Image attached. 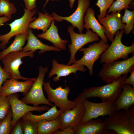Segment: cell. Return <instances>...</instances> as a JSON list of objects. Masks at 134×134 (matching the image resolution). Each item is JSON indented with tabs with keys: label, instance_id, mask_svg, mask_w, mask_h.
I'll list each match as a JSON object with an SVG mask.
<instances>
[{
	"label": "cell",
	"instance_id": "obj_1",
	"mask_svg": "<svg viewBox=\"0 0 134 134\" xmlns=\"http://www.w3.org/2000/svg\"><path fill=\"white\" fill-rule=\"evenodd\" d=\"M128 74L123 75L116 81L104 85L94 87L83 89L74 100L76 102L92 98H100L102 102H115L121 94L123 83Z\"/></svg>",
	"mask_w": 134,
	"mask_h": 134
},
{
	"label": "cell",
	"instance_id": "obj_2",
	"mask_svg": "<svg viewBox=\"0 0 134 134\" xmlns=\"http://www.w3.org/2000/svg\"><path fill=\"white\" fill-rule=\"evenodd\" d=\"M107 129L117 134H134V106L115 110L103 120Z\"/></svg>",
	"mask_w": 134,
	"mask_h": 134
},
{
	"label": "cell",
	"instance_id": "obj_3",
	"mask_svg": "<svg viewBox=\"0 0 134 134\" xmlns=\"http://www.w3.org/2000/svg\"><path fill=\"white\" fill-rule=\"evenodd\" d=\"M134 69V55L126 60L103 64L98 75L104 82L107 84L116 81L122 75L128 74Z\"/></svg>",
	"mask_w": 134,
	"mask_h": 134
},
{
	"label": "cell",
	"instance_id": "obj_4",
	"mask_svg": "<svg viewBox=\"0 0 134 134\" xmlns=\"http://www.w3.org/2000/svg\"><path fill=\"white\" fill-rule=\"evenodd\" d=\"M125 31L119 30L115 34V37L108 47L100 56V64H107L122 58H128L129 55L134 52V43L126 46L122 44L121 38Z\"/></svg>",
	"mask_w": 134,
	"mask_h": 134
},
{
	"label": "cell",
	"instance_id": "obj_5",
	"mask_svg": "<svg viewBox=\"0 0 134 134\" xmlns=\"http://www.w3.org/2000/svg\"><path fill=\"white\" fill-rule=\"evenodd\" d=\"M24 11V14L21 18L15 20L10 23L6 24L10 26V30L7 34L0 35V49L3 50L5 49L10 39L12 37L28 32L29 24L37 18L34 17L36 13V9L30 10L25 8Z\"/></svg>",
	"mask_w": 134,
	"mask_h": 134
},
{
	"label": "cell",
	"instance_id": "obj_6",
	"mask_svg": "<svg viewBox=\"0 0 134 134\" xmlns=\"http://www.w3.org/2000/svg\"><path fill=\"white\" fill-rule=\"evenodd\" d=\"M38 69L39 74L37 78L28 93L21 100L27 104H32L34 107L38 106L41 104L52 106L54 104L45 98L43 90L44 79L48 70V68L40 66Z\"/></svg>",
	"mask_w": 134,
	"mask_h": 134
},
{
	"label": "cell",
	"instance_id": "obj_7",
	"mask_svg": "<svg viewBox=\"0 0 134 134\" xmlns=\"http://www.w3.org/2000/svg\"><path fill=\"white\" fill-rule=\"evenodd\" d=\"M43 87L47 95L48 100L52 103H54L63 112L76 106V102L68 99V95L70 92L68 87L66 86L63 88L60 86L54 89L51 87L49 82H43Z\"/></svg>",
	"mask_w": 134,
	"mask_h": 134
},
{
	"label": "cell",
	"instance_id": "obj_8",
	"mask_svg": "<svg viewBox=\"0 0 134 134\" xmlns=\"http://www.w3.org/2000/svg\"><path fill=\"white\" fill-rule=\"evenodd\" d=\"M35 52L32 51L25 52L22 51L7 54L1 60L3 66V69L10 73L12 78L17 80H30L35 81L36 78H28L22 76L19 70L20 66L23 63L22 60V58L26 57L33 58Z\"/></svg>",
	"mask_w": 134,
	"mask_h": 134
},
{
	"label": "cell",
	"instance_id": "obj_9",
	"mask_svg": "<svg viewBox=\"0 0 134 134\" xmlns=\"http://www.w3.org/2000/svg\"><path fill=\"white\" fill-rule=\"evenodd\" d=\"M74 29L73 27L69 26L67 29L71 40V44H68L70 57L67 64L68 65L74 64L76 62L75 55L80 48L88 43L98 41L99 40L98 34L90 29L87 30L85 34H78L74 31Z\"/></svg>",
	"mask_w": 134,
	"mask_h": 134
},
{
	"label": "cell",
	"instance_id": "obj_10",
	"mask_svg": "<svg viewBox=\"0 0 134 134\" xmlns=\"http://www.w3.org/2000/svg\"><path fill=\"white\" fill-rule=\"evenodd\" d=\"M109 46L107 43L101 39L99 42L94 43L87 48L82 47L79 51L83 52L84 55L74 64L86 66L89 70V75L92 76L93 73L94 64Z\"/></svg>",
	"mask_w": 134,
	"mask_h": 134
},
{
	"label": "cell",
	"instance_id": "obj_11",
	"mask_svg": "<svg viewBox=\"0 0 134 134\" xmlns=\"http://www.w3.org/2000/svg\"><path fill=\"white\" fill-rule=\"evenodd\" d=\"M85 108L84 116L80 123L97 118L100 116L109 115L116 110L115 102L107 101L97 103L91 102L87 99L81 101Z\"/></svg>",
	"mask_w": 134,
	"mask_h": 134
},
{
	"label": "cell",
	"instance_id": "obj_12",
	"mask_svg": "<svg viewBox=\"0 0 134 134\" xmlns=\"http://www.w3.org/2000/svg\"><path fill=\"white\" fill-rule=\"evenodd\" d=\"M7 97L12 112L13 127L18 120L29 112L33 111L40 112L47 111L50 108L49 106L34 107L28 105L19 99V95L17 93L11 94Z\"/></svg>",
	"mask_w": 134,
	"mask_h": 134
},
{
	"label": "cell",
	"instance_id": "obj_13",
	"mask_svg": "<svg viewBox=\"0 0 134 134\" xmlns=\"http://www.w3.org/2000/svg\"><path fill=\"white\" fill-rule=\"evenodd\" d=\"M90 0H78V6L75 11L70 15L67 17L59 16L53 12L52 15L54 21L62 22L65 20L70 23L72 26L78 29L79 33H82L84 29V15L89 7Z\"/></svg>",
	"mask_w": 134,
	"mask_h": 134
},
{
	"label": "cell",
	"instance_id": "obj_14",
	"mask_svg": "<svg viewBox=\"0 0 134 134\" xmlns=\"http://www.w3.org/2000/svg\"><path fill=\"white\" fill-rule=\"evenodd\" d=\"M121 14L118 12H112L107 14L102 19L98 20L99 23L105 28V34L108 39L112 42L115 33L118 31L124 30L125 25L121 21Z\"/></svg>",
	"mask_w": 134,
	"mask_h": 134
},
{
	"label": "cell",
	"instance_id": "obj_15",
	"mask_svg": "<svg viewBox=\"0 0 134 134\" xmlns=\"http://www.w3.org/2000/svg\"><path fill=\"white\" fill-rule=\"evenodd\" d=\"M74 134H116L108 130L103 120L96 118L73 127Z\"/></svg>",
	"mask_w": 134,
	"mask_h": 134
},
{
	"label": "cell",
	"instance_id": "obj_16",
	"mask_svg": "<svg viewBox=\"0 0 134 134\" xmlns=\"http://www.w3.org/2000/svg\"><path fill=\"white\" fill-rule=\"evenodd\" d=\"M85 112V108L82 102L77 101L75 107L63 112L60 115L61 122V129L78 125L82 119Z\"/></svg>",
	"mask_w": 134,
	"mask_h": 134
},
{
	"label": "cell",
	"instance_id": "obj_17",
	"mask_svg": "<svg viewBox=\"0 0 134 134\" xmlns=\"http://www.w3.org/2000/svg\"><path fill=\"white\" fill-rule=\"evenodd\" d=\"M34 81L28 80L20 81L11 78L3 83L0 91V95L7 96L11 94L21 92L25 96L31 88Z\"/></svg>",
	"mask_w": 134,
	"mask_h": 134
},
{
	"label": "cell",
	"instance_id": "obj_18",
	"mask_svg": "<svg viewBox=\"0 0 134 134\" xmlns=\"http://www.w3.org/2000/svg\"><path fill=\"white\" fill-rule=\"evenodd\" d=\"M52 63V67L48 74V77L50 78L53 75L56 74L57 76L53 79L55 82L59 81L61 77L68 76L72 73L75 74L78 71L84 72L87 70L83 65L74 64L71 65L61 64L55 59H53Z\"/></svg>",
	"mask_w": 134,
	"mask_h": 134
},
{
	"label": "cell",
	"instance_id": "obj_19",
	"mask_svg": "<svg viewBox=\"0 0 134 134\" xmlns=\"http://www.w3.org/2000/svg\"><path fill=\"white\" fill-rule=\"evenodd\" d=\"M27 43L23 48L22 51L25 52L29 51L35 52L36 50L38 51L39 54L46 52L55 51L59 52L61 49L54 46H49L41 42L33 33L31 29L29 28Z\"/></svg>",
	"mask_w": 134,
	"mask_h": 134
},
{
	"label": "cell",
	"instance_id": "obj_20",
	"mask_svg": "<svg viewBox=\"0 0 134 134\" xmlns=\"http://www.w3.org/2000/svg\"><path fill=\"white\" fill-rule=\"evenodd\" d=\"M94 9L89 7L84 17L85 23L84 28L87 30L91 29L93 32L96 33L106 43H107L108 39L105 34V28L96 19Z\"/></svg>",
	"mask_w": 134,
	"mask_h": 134
},
{
	"label": "cell",
	"instance_id": "obj_21",
	"mask_svg": "<svg viewBox=\"0 0 134 134\" xmlns=\"http://www.w3.org/2000/svg\"><path fill=\"white\" fill-rule=\"evenodd\" d=\"M116 110H127L134 104V87L123 84L121 94L115 102Z\"/></svg>",
	"mask_w": 134,
	"mask_h": 134
},
{
	"label": "cell",
	"instance_id": "obj_22",
	"mask_svg": "<svg viewBox=\"0 0 134 134\" xmlns=\"http://www.w3.org/2000/svg\"><path fill=\"white\" fill-rule=\"evenodd\" d=\"M37 36L49 41L55 47L61 50H65L66 49V44L68 41L67 39H63L60 37L58 28L55 25L54 20L52 21L50 26L46 32L38 34Z\"/></svg>",
	"mask_w": 134,
	"mask_h": 134
},
{
	"label": "cell",
	"instance_id": "obj_23",
	"mask_svg": "<svg viewBox=\"0 0 134 134\" xmlns=\"http://www.w3.org/2000/svg\"><path fill=\"white\" fill-rule=\"evenodd\" d=\"M37 13L38 17L29 24V28L41 30L44 33L48 30L54 19L52 15L46 11L44 13L39 11Z\"/></svg>",
	"mask_w": 134,
	"mask_h": 134
},
{
	"label": "cell",
	"instance_id": "obj_24",
	"mask_svg": "<svg viewBox=\"0 0 134 134\" xmlns=\"http://www.w3.org/2000/svg\"><path fill=\"white\" fill-rule=\"evenodd\" d=\"M63 112L58 110L55 105H53L44 113L39 115L33 114L31 112H29L22 118L23 119L29 120L34 122H38L43 120L51 121L56 119Z\"/></svg>",
	"mask_w": 134,
	"mask_h": 134
},
{
	"label": "cell",
	"instance_id": "obj_25",
	"mask_svg": "<svg viewBox=\"0 0 134 134\" xmlns=\"http://www.w3.org/2000/svg\"><path fill=\"white\" fill-rule=\"evenodd\" d=\"M37 134H51L58 129L61 127L60 116L51 121L46 119L41 120L37 122Z\"/></svg>",
	"mask_w": 134,
	"mask_h": 134
},
{
	"label": "cell",
	"instance_id": "obj_26",
	"mask_svg": "<svg viewBox=\"0 0 134 134\" xmlns=\"http://www.w3.org/2000/svg\"><path fill=\"white\" fill-rule=\"evenodd\" d=\"M28 32L16 35L12 44L7 48L0 52V60L7 54L12 52L22 51L26 41L27 40Z\"/></svg>",
	"mask_w": 134,
	"mask_h": 134
},
{
	"label": "cell",
	"instance_id": "obj_27",
	"mask_svg": "<svg viewBox=\"0 0 134 134\" xmlns=\"http://www.w3.org/2000/svg\"><path fill=\"white\" fill-rule=\"evenodd\" d=\"M17 12L14 4L9 0H0V17L3 15L11 18V15Z\"/></svg>",
	"mask_w": 134,
	"mask_h": 134
},
{
	"label": "cell",
	"instance_id": "obj_28",
	"mask_svg": "<svg viewBox=\"0 0 134 134\" xmlns=\"http://www.w3.org/2000/svg\"><path fill=\"white\" fill-rule=\"evenodd\" d=\"M121 20L123 23L126 24L124 29L125 34L126 35L129 34L134 27V11L125 9L124 14L122 17Z\"/></svg>",
	"mask_w": 134,
	"mask_h": 134
},
{
	"label": "cell",
	"instance_id": "obj_29",
	"mask_svg": "<svg viewBox=\"0 0 134 134\" xmlns=\"http://www.w3.org/2000/svg\"><path fill=\"white\" fill-rule=\"evenodd\" d=\"M12 112L11 107L6 116L0 120V134H9L12 128Z\"/></svg>",
	"mask_w": 134,
	"mask_h": 134
},
{
	"label": "cell",
	"instance_id": "obj_30",
	"mask_svg": "<svg viewBox=\"0 0 134 134\" xmlns=\"http://www.w3.org/2000/svg\"><path fill=\"white\" fill-rule=\"evenodd\" d=\"M134 0H116L109 7L107 14L111 12L120 13L123 9H128L130 8L129 5Z\"/></svg>",
	"mask_w": 134,
	"mask_h": 134
},
{
	"label": "cell",
	"instance_id": "obj_31",
	"mask_svg": "<svg viewBox=\"0 0 134 134\" xmlns=\"http://www.w3.org/2000/svg\"><path fill=\"white\" fill-rule=\"evenodd\" d=\"M21 121L24 134H37V122L29 120L22 119Z\"/></svg>",
	"mask_w": 134,
	"mask_h": 134
},
{
	"label": "cell",
	"instance_id": "obj_32",
	"mask_svg": "<svg viewBox=\"0 0 134 134\" xmlns=\"http://www.w3.org/2000/svg\"><path fill=\"white\" fill-rule=\"evenodd\" d=\"M113 0H98L95 3L99 8L100 14L98 15V20L105 17L107 14V11L113 2Z\"/></svg>",
	"mask_w": 134,
	"mask_h": 134
},
{
	"label": "cell",
	"instance_id": "obj_33",
	"mask_svg": "<svg viewBox=\"0 0 134 134\" xmlns=\"http://www.w3.org/2000/svg\"><path fill=\"white\" fill-rule=\"evenodd\" d=\"M11 108L7 96L0 95V120L4 118Z\"/></svg>",
	"mask_w": 134,
	"mask_h": 134
},
{
	"label": "cell",
	"instance_id": "obj_34",
	"mask_svg": "<svg viewBox=\"0 0 134 134\" xmlns=\"http://www.w3.org/2000/svg\"><path fill=\"white\" fill-rule=\"evenodd\" d=\"M12 78L11 74L4 71L1 67L0 64V91L3 83L7 79Z\"/></svg>",
	"mask_w": 134,
	"mask_h": 134
},
{
	"label": "cell",
	"instance_id": "obj_35",
	"mask_svg": "<svg viewBox=\"0 0 134 134\" xmlns=\"http://www.w3.org/2000/svg\"><path fill=\"white\" fill-rule=\"evenodd\" d=\"M10 134H24L21 120L20 119L16 123L14 126L12 128Z\"/></svg>",
	"mask_w": 134,
	"mask_h": 134
},
{
	"label": "cell",
	"instance_id": "obj_36",
	"mask_svg": "<svg viewBox=\"0 0 134 134\" xmlns=\"http://www.w3.org/2000/svg\"><path fill=\"white\" fill-rule=\"evenodd\" d=\"M62 131H59L58 130L54 132L53 134H74V132L73 127H68L60 129Z\"/></svg>",
	"mask_w": 134,
	"mask_h": 134
},
{
	"label": "cell",
	"instance_id": "obj_37",
	"mask_svg": "<svg viewBox=\"0 0 134 134\" xmlns=\"http://www.w3.org/2000/svg\"><path fill=\"white\" fill-rule=\"evenodd\" d=\"M26 8L30 10H32L36 7V0H23Z\"/></svg>",
	"mask_w": 134,
	"mask_h": 134
},
{
	"label": "cell",
	"instance_id": "obj_38",
	"mask_svg": "<svg viewBox=\"0 0 134 134\" xmlns=\"http://www.w3.org/2000/svg\"><path fill=\"white\" fill-rule=\"evenodd\" d=\"M130 73V75L127 77L123 83V84H127L134 87V69L131 71Z\"/></svg>",
	"mask_w": 134,
	"mask_h": 134
},
{
	"label": "cell",
	"instance_id": "obj_39",
	"mask_svg": "<svg viewBox=\"0 0 134 134\" xmlns=\"http://www.w3.org/2000/svg\"><path fill=\"white\" fill-rule=\"evenodd\" d=\"M11 19V18L4 16L0 17V27L4 25V23L9 21Z\"/></svg>",
	"mask_w": 134,
	"mask_h": 134
},
{
	"label": "cell",
	"instance_id": "obj_40",
	"mask_svg": "<svg viewBox=\"0 0 134 134\" xmlns=\"http://www.w3.org/2000/svg\"><path fill=\"white\" fill-rule=\"evenodd\" d=\"M69 1V6L72 9L73 6L74 4L75 0H68Z\"/></svg>",
	"mask_w": 134,
	"mask_h": 134
},
{
	"label": "cell",
	"instance_id": "obj_41",
	"mask_svg": "<svg viewBox=\"0 0 134 134\" xmlns=\"http://www.w3.org/2000/svg\"><path fill=\"white\" fill-rule=\"evenodd\" d=\"M60 0H45V2L44 5H43V9L46 6V4L48 3V2L50 0H51V1H60Z\"/></svg>",
	"mask_w": 134,
	"mask_h": 134
},
{
	"label": "cell",
	"instance_id": "obj_42",
	"mask_svg": "<svg viewBox=\"0 0 134 134\" xmlns=\"http://www.w3.org/2000/svg\"><path fill=\"white\" fill-rule=\"evenodd\" d=\"M114 1V0H113Z\"/></svg>",
	"mask_w": 134,
	"mask_h": 134
}]
</instances>
